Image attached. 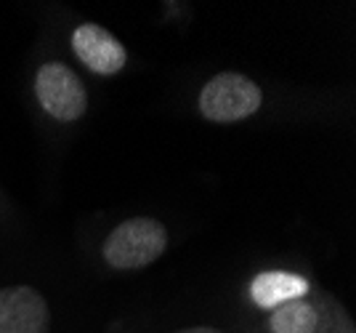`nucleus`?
<instances>
[{
  "mask_svg": "<svg viewBox=\"0 0 356 333\" xmlns=\"http://www.w3.org/2000/svg\"><path fill=\"white\" fill-rule=\"evenodd\" d=\"M48 304L35 288H0V333H48Z\"/></svg>",
  "mask_w": 356,
  "mask_h": 333,
  "instance_id": "20e7f679",
  "label": "nucleus"
},
{
  "mask_svg": "<svg viewBox=\"0 0 356 333\" xmlns=\"http://www.w3.org/2000/svg\"><path fill=\"white\" fill-rule=\"evenodd\" d=\"M309 293V283L298 274L280 272V270H268V272L255 274L250 283V296L252 302L261 309H277L287 302L303 299Z\"/></svg>",
  "mask_w": 356,
  "mask_h": 333,
  "instance_id": "423d86ee",
  "label": "nucleus"
},
{
  "mask_svg": "<svg viewBox=\"0 0 356 333\" xmlns=\"http://www.w3.org/2000/svg\"><path fill=\"white\" fill-rule=\"evenodd\" d=\"M264 104V91L242 72H221L200 93V112L210 123H237L255 115Z\"/></svg>",
  "mask_w": 356,
  "mask_h": 333,
  "instance_id": "f03ea898",
  "label": "nucleus"
},
{
  "mask_svg": "<svg viewBox=\"0 0 356 333\" xmlns=\"http://www.w3.org/2000/svg\"><path fill=\"white\" fill-rule=\"evenodd\" d=\"M322 318L316 304L306 299H296L282 307H277L268 320V331L271 333H319Z\"/></svg>",
  "mask_w": 356,
  "mask_h": 333,
  "instance_id": "0eeeda50",
  "label": "nucleus"
},
{
  "mask_svg": "<svg viewBox=\"0 0 356 333\" xmlns=\"http://www.w3.org/2000/svg\"><path fill=\"white\" fill-rule=\"evenodd\" d=\"M72 51L96 75H118L128 61L122 43L99 24H80L72 35Z\"/></svg>",
  "mask_w": 356,
  "mask_h": 333,
  "instance_id": "39448f33",
  "label": "nucleus"
},
{
  "mask_svg": "<svg viewBox=\"0 0 356 333\" xmlns=\"http://www.w3.org/2000/svg\"><path fill=\"white\" fill-rule=\"evenodd\" d=\"M35 93L45 112L61 123H72L80 115H86L88 93L83 88L80 77L67 64H59V61L43 64L35 77Z\"/></svg>",
  "mask_w": 356,
  "mask_h": 333,
  "instance_id": "7ed1b4c3",
  "label": "nucleus"
},
{
  "mask_svg": "<svg viewBox=\"0 0 356 333\" xmlns=\"http://www.w3.org/2000/svg\"><path fill=\"white\" fill-rule=\"evenodd\" d=\"M168 232L157 219H128L109 232L104 258L115 270H141L165 254Z\"/></svg>",
  "mask_w": 356,
  "mask_h": 333,
  "instance_id": "f257e3e1",
  "label": "nucleus"
},
{
  "mask_svg": "<svg viewBox=\"0 0 356 333\" xmlns=\"http://www.w3.org/2000/svg\"><path fill=\"white\" fill-rule=\"evenodd\" d=\"M176 333H223V331L210 328V325H194V328H184V331H176Z\"/></svg>",
  "mask_w": 356,
  "mask_h": 333,
  "instance_id": "6e6552de",
  "label": "nucleus"
}]
</instances>
